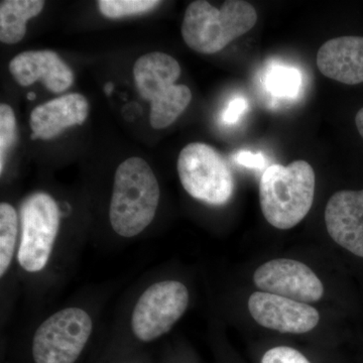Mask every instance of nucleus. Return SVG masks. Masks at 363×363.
<instances>
[{"mask_svg": "<svg viewBox=\"0 0 363 363\" xmlns=\"http://www.w3.org/2000/svg\"><path fill=\"white\" fill-rule=\"evenodd\" d=\"M257 13L250 2L227 0L221 9L197 0L189 4L182 23V37L193 51L211 55L250 32Z\"/></svg>", "mask_w": 363, "mask_h": 363, "instance_id": "3", "label": "nucleus"}, {"mask_svg": "<svg viewBox=\"0 0 363 363\" xmlns=\"http://www.w3.org/2000/svg\"><path fill=\"white\" fill-rule=\"evenodd\" d=\"M89 114V104L79 93L63 95L35 107L30 113L32 140H52L66 128L85 123Z\"/></svg>", "mask_w": 363, "mask_h": 363, "instance_id": "13", "label": "nucleus"}, {"mask_svg": "<svg viewBox=\"0 0 363 363\" xmlns=\"http://www.w3.org/2000/svg\"><path fill=\"white\" fill-rule=\"evenodd\" d=\"M93 323L84 310L67 308L55 313L35 331V363H75L89 340Z\"/></svg>", "mask_w": 363, "mask_h": 363, "instance_id": "7", "label": "nucleus"}, {"mask_svg": "<svg viewBox=\"0 0 363 363\" xmlns=\"http://www.w3.org/2000/svg\"><path fill=\"white\" fill-rule=\"evenodd\" d=\"M247 107V102L245 98L238 97L229 102L225 111L222 114L223 123L226 124H234L238 123L241 114L245 111Z\"/></svg>", "mask_w": 363, "mask_h": 363, "instance_id": "21", "label": "nucleus"}, {"mask_svg": "<svg viewBox=\"0 0 363 363\" xmlns=\"http://www.w3.org/2000/svg\"><path fill=\"white\" fill-rule=\"evenodd\" d=\"M233 157L238 164L247 167V168H262L264 164V159L262 155L252 154V152H245V150L238 152Z\"/></svg>", "mask_w": 363, "mask_h": 363, "instance_id": "22", "label": "nucleus"}, {"mask_svg": "<svg viewBox=\"0 0 363 363\" xmlns=\"http://www.w3.org/2000/svg\"><path fill=\"white\" fill-rule=\"evenodd\" d=\"M189 305V292L178 281H162L149 286L138 298L131 326L136 337L150 342L168 333Z\"/></svg>", "mask_w": 363, "mask_h": 363, "instance_id": "8", "label": "nucleus"}, {"mask_svg": "<svg viewBox=\"0 0 363 363\" xmlns=\"http://www.w3.org/2000/svg\"><path fill=\"white\" fill-rule=\"evenodd\" d=\"M16 140V119L9 104H0V174L4 173L7 155Z\"/></svg>", "mask_w": 363, "mask_h": 363, "instance_id": "19", "label": "nucleus"}, {"mask_svg": "<svg viewBox=\"0 0 363 363\" xmlns=\"http://www.w3.org/2000/svg\"><path fill=\"white\" fill-rule=\"evenodd\" d=\"M14 80L26 87L40 81L52 93H62L74 82V73L54 51H28L16 55L9 62Z\"/></svg>", "mask_w": 363, "mask_h": 363, "instance_id": "12", "label": "nucleus"}, {"mask_svg": "<svg viewBox=\"0 0 363 363\" xmlns=\"http://www.w3.org/2000/svg\"><path fill=\"white\" fill-rule=\"evenodd\" d=\"M179 178L189 195L196 200L222 206L233 197L234 178L220 152L204 143H192L178 157Z\"/></svg>", "mask_w": 363, "mask_h": 363, "instance_id": "5", "label": "nucleus"}, {"mask_svg": "<svg viewBox=\"0 0 363 363\" xmlns=\"http://www.w3.org/2000/svg\"><path fill=\"white\" fill-rule=\"evenodd\" d=\"M60 216L58 204L47 193H35L23 201L18 259L25 271L37 272L47 266L58 235Z\"/></svg>", "mask_w": 363, "mask_h": 363, "instance_id": "6", "label": "nucleus"}, {"mask_svg": "<svg viewBox=\"0 0 363 363\" xmlns=\"http://www.w3.org/2000/svg\"><path fill=\"white\" fill-rule=\"evenodd\" d=\"M18 217L16 209L9 203L0 204V276L4 277L13 259Z\"/></svg>", "mask_w": 363, "mask_h": 363, "instance_id": "16", "label": "nucleus"}, {"mask_svg": "<svg viewBox=\"0 0 363 363\" xmlns=\"http://www.w3.org/2000/svg\"><path fill=\"white\" fill-rule=\"evenodd\" d=\"M266 84L276 96L295 97L301 86V75L296 69L277 67L267 74Z\"/></svg>", "mask_w": 363, "mask_h": 363, "instance_id": "18", "label": "nucleus"}, {"mask_svg": "<svg viewBox=\"0 0 363 363\" xmlns=\"http://www.w3.org/2000/svg\"><path fill=\"white\" fill-rule=\"evenodd\" d=\"M181 66L166 52L143 55L133 66L136 88L150 102V123L155 130L169 128L182 116L192 100L186 85H177Z\"/></svg>", "mask_w": 363, "mask_h": 363, "instance_id": "4", "label": "nucleus"}, {"mask_svg": "<svg viewBox=\"0 0 363 363\" xmlns=\"http://www.w3.org/2000/svg\"><path fill=\"white\" fill-rule=\"evenodd\" d=\"M114 89V84L112 82L106 83L104 86V91L106 93V95H111L112 91Z\"/></svg>", "mask_w": 363, "mask_h": 363, "instance_id": "24", "label": "nucleus"}, {"mask_svg": "<svg viewBox=\"0 0 363 363\" xmlns=\"http://www.w3.org/2000/svg\"><path fill=\"white\" fill-rule=\"evenodd\" d=\"M262 292L274 294L302 303L317 302L324 286L317 274L297 260L278 259L262 264L253 276Z\"/></svg>", "mask_w": 363, "mask_h": 363, "instance_id": "9", "label": "nucleus"}, {"mask_svg": "<svg viewBox=\"0 0 363 363\" xmlns=\"http://www.w3.org/2000/svg\"><path fill=\"white\" fill-rule=\"evenodd\" d=\"M315 184L314 169L303 160L288 166L267 167L259 182V203L264 218L281 230L298 225L311 209Z\"/></svg>", "mask_w": 363, "mask_h": 363, "instance_id": "2", "label": "nucleus"}, {"mask_svg": "<svg viewBox=\"0 0 363 363\" xmlns=\"http://www.w3.org/2000/svg\"><path fill=\"white\" fill-rule=\"evenodd\" d=\"M161 1L157 0H100V13L108 18L138 16L156 9Z\"/></svg>", "mask_w": 363, "mask_h": 363, "instance_id": "17", "label": "nucleus"}, {"mask_svg": "<svg viewBox=\"0 0 363 363\" xmlns=\"http://www.w3.org/2000/svg\"><path fill=\"white\" fill-rule=\"evenodd\" d=\"M260 363H311L300 351L290 346H276L267 350Z\"/></svg>", "mask_w": 363, "mask_h": 363, "instance_id": "20", "label": "nucleus"}, {"mask_svg": "<svg viewBox=\"0 0 363 363\" xmlns=\"http://www.w3.org/2000/svg\"><path fill=\"white\" fill-rule=\"evenodd\" d=\"M45 6L42 0H4L0 4V40L20 43L26 33V23L39 16Z\"/></svg>", "mask_w": 363, "mask_h": 363, "instance_id": "15", "label": "nucleus"}, {"mask_svg": "<svg viewBox=\"0 0 363 363\" xmlns=\"http://www.w3.org/2000/svg\"><path fill=\"white\" fill-rule=\"evenodd\" d=\"M26 97H28V99L30 100V101H33V100H35V98H37V96H35V93H33V92L28 93V95H26Z\"/></svg>", "mask_w": 363, "mask_h": 363, "instance_id": "25", "label": "nucleus"}, {"mask_svg": "<svg viewBox=\"0 0 363 363\" xmlns=\"http://www.w3.org/2000/svg\"><path fill=\"white\" fill-rule=\"evenodd\" d=\"M355 125H357L358 133L363 138V107L357 111V116H355Z\"/></svg>", "mask_w": 363, "mask_h": 363, "instance_id": "23", "label": "nucleus"}, {"mask_svg": "<svg viewBox=\"0 0 363 363\" xmlns=\"http://www.w3.org/2000/svg\"><path fill=\"white\" fill-rule=\"evenodd\" d=\"M317 66L325 77L346 85L363 83V37L344 35L320 48Z\"/></svg>", "mask_w": 363, "mask_h": 363, "instance_id": "14", "label": "nucleus"}, {"mask_svg": "<svg viewBox=\"0 0 363 363\" xmlns=\"http://www.w3.org/2000/svg\"><path fill=\"white\" fill-rule=\"evenodd\" d=\"M325 223L332 240L363 257V190L336 192L327 203Z\"/></svg>", "mask_w": 363, "mask_h": 363, "instance_id": "11", "label": "nucleus"}, {"mask_svg": "<svg viewBox=\"0 0 363 363\" xmlns=\"http://www.w3.org/2000/svg\"><path fill=\"white\" fill-rule=\"evenodd\" d=\"M248 310L255 322L281 333H307L320 320L319 313L307 303L266 292L253 293Z\"/></svg>", "mask_w": 363, "mask_h": 363, "instance_id": "10", "label": "nucleus"}, {"mask_svg": "<svg viewBox=\"0 0 363 363\" xmlns=\"http://www.w3.org/2000/svg\"><path fill=\"white\" fill-rule=\"evenodd\" d=\"M159 202V182L150 164L138 157L121 162L109 208L113 230L126 238L142 233L154 220Z\"/></svg>", "mask_w": 363, "mask_h": 363, "instance_id": "1", "label": "nucleus"}]
</instances>
